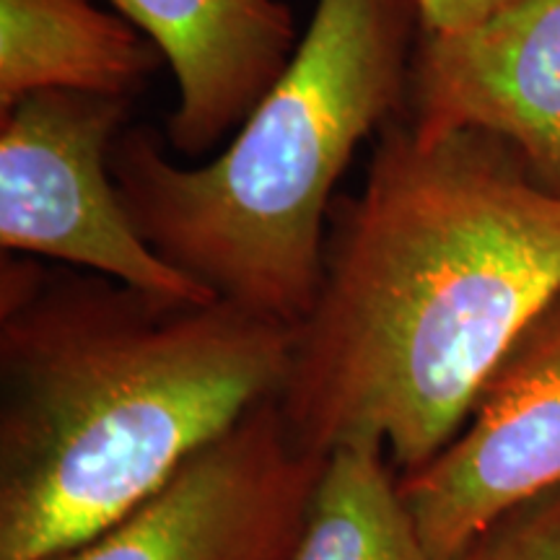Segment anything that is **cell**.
Segmentation results:
<instances>
[{
  "instance_id": "7c38bea8",
  "label": "cell",
  "mask_w": 560,
  "mask_h": 560,
  "mask_svg": "<svg viewBox=\"0 0 560 560\" xmlns=\"http://www.w3.org/2000/svg\"><path fill=\"white\" fill-rule=\"evenodd\" d=\"M509 3L514 0H416L420 32L431 37H450L472 30Z\"/></svg>"
},
{
  "instance_id": "7a4b0ae2",
  "label": "cell",
  "mask_w": 560,
  "mask_h": 560,
  "mask_svg": "<svg viewBox=\"0 0 560 560\" xmlns=\"http://www.w3.org/2000/svg\"><path fill=\"white\" fill-rule=\"evenodd\" d=\"M293 327L42 257L0 262V560H50L164 488L291 374Z\"/></svg>"
},
{
  "instance_id": "5b68a950",
  "label": "cell",
  "mask_w": 560,
  "mask_h": 560,
  "mask_svg": "<svg viewBox=\"0 0 560 560\" xmlns=\"http://www.w3.org/2000/svg\"><path fill=\"white\" fill-rule=\"evenodd\" d=\"M322 462L268 400L151 499L50 560H289Z\"/></svg>"
},
{
  "instance_id": "52a82bcc",
  "label": "cell",
  "mask_w": 560,
  "mask_h": 560,
  "mask_svg": "<svg viewBox=\"0 0 560 560\" xmlns=\"http://www.w3.org/2000/svg\"><path fill=\"white\" fill-rule=\"evenodd\" d=\"M402 115L418 132L506 138L560 195V0H514L450 37L420 32Z\"/></svg>"
},
{
  "instance_id": "6da1fadb",
  "label": "cell",
  "mask_w": 560,
  "mask_h": 560,
  "mask_svg": "<svg viewBox=\"0 0 560 560\" xmlns=\"http://www.w3.org/2000/svg\"><path fill=\"white\" fill-rule=\"evenodd\" d=\"M558 293L560 195L506 138L418 132L400 112L361 190L332 200L280 412L304 450L380 439L408 475Z\"/></svg>"
},
{
  "instance_id": "ba28073f",
  "label": "cell",
  "mask_w": 560,
  "mask_h": 560,
  "mask_svg": "<svg viewBox=\"0 0 560 560\" xmlns=\"http://www.w3.org/2000/svg\"><path fill=\"white\" fill-rule=\"evenodd\" d=\"M149 37L177 83L166 138L200 156L244 122L296 52L283 0H109Z\"/></svg>"
},
{
  "instance_id": "3957f363",
  "label": "cell",
  "mask_w": 560,
  "mask_h": 560,
  "mask_svg": "<svg viewBox=\"0 0 560 560\" xmlns=\"http://www.w3.org/2000/svg\"><path fill=\"white\" fill-rule=\"evenodd\" d=\"M416 0H317L296 52L221 156L182 166L149 128L109 172L132 226L215 299L296 330L317 296L335 185L405 109Z\"/></svg>"
},
{
  "instance_id": "8992f818",
  "label": "cell",
  "mask_w": 560,
  "mask_h": 560,
  "mask_svg": "<svg viewBox=\"0 0 560 560\" xmlns=\"http://www.w3.org/2000/svg\"><path fill=\"white\" fill-rule=\"evenodd\" d=\"M560 488V293L480 384L457 436L400 475L431 560H459L509 511Z\"/></svg>"
},
{
  "instance_id": "8fae6325",
  "label": "cell",
  "mask_w": 560,
  "mask_h": 560,
  "mask_svg": "<svg viewBox=\"0 0 560 560\" xmlns=\"http://www.w3.org/2000/svg\"><path fill=\"white\" fill-rule=\"evenodd\" d=\"M459 560H560V488L501 516Z\"/></svg>"
},
{
  "instance_id": "9c48e42d",
  "label": "cell",
  "mask_w": 560,
  "mask_h": 560,
  "mask_svg": "<svg viewBox=\"0 0 560 560\" xmlns=\"http://www.w3.org/2000/svg\"><path fill=\"white\" fill-rule=\"evenodd\" d=\"M161 62L143 32L94 0H0V115L39 91L132 100Z\"/></svg>"
},
{
  "instance_id": "30bf717a",
  "label": "cell",
  "mask_w": 560,
  "mask_h": 560,
  "mask_svg": "<svg viewBox=\"0 0 560 560\" xmlns=\"http://www.w3.org/2000/svg\"><path fill=\"white\" fill-rule=\"evenodd\" d=\"M289 560H431L384 441L355 439L325 454Z\"/></svg>"
},
{
  "instance_id": "277c9868",
  "label": "cell",
  "mask_w": 560,
  "mask_h": 560,
  "mask_svg": "<svg viewBox=\"0 0 560 560\" xmlns=\"http://www.w3.org/2000/svg\"><path fill=\"white\" fill-rule=\"evenodd\" d=\"M125 96L39 91L0 115V247L73 265L156 296H215L161 260L132 226L109 172Z\"/></svg>"
}]
</instances>
